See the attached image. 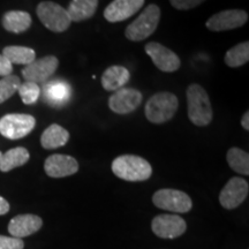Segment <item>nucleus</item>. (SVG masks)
<instances>
[{
  "label": "nucleus",
  "mask_w": 249,
  "mask_h": 249,
  "mask_svg": "<svg viewBox=\"0 0 249 249\" xmlns=\"http://www.w3.org/2000/svg\"><path fill=\"white\" fill-rule=\"evenodd\" d=\"M186 95L189 120L195 126H208L213 118V107L208 92L202 86L193 83L187 88Z\"/></svg>",
  "instance_id": "nucleus-1"
},
{
  "label": "nucleus",
  "mask_w": 249,
  "mask_h": 249,
  "mask_svg": "<svg viewBox=\"0 0 249 249\" xmlns=\"http://www.w3.org/2000/svg\"><path fill=\"white\" fill-rule=\"evenodd\" d=\"M112 172L126 181H145L151 177L152 167L140 156L123 155L112 161Z\"/></svg>",
  "instance_id": "nucleus-2"
},
{
  "label": "nucleus",
  "mask_w": 249,
  "mask_h": 249,
  "mask_svg": "<svg viewBox=\"0 0 249 249\" xmlns=\"http://www.w3.org/2000/svg\"><path fill=\"white\" fill-rule=\"evenodd\" d=\"M179 107L177 96L172 92H157L145 104V117L152 124H160L174 117Z\"/></svg>",
  "instance_id": "nucleus-3"
},
{
  "label": "nucleus",
  "mask_w": 249,
  "mask_h": 249,
  "mask_svg": "<svg viewBox=\"0 0 249 249\" xmlns=\"http://www.w3.org/2000/svg\"><path fill=\"white\" fill-rule=\"evenodd\" d=\"M160 20V8L156 4H150L126 28L124 36L132 42H142L155 33Z\"/></svg>",
  "instance_id": "nucleus-4"
},
{
  "label": "nucleus",
  "mask_w": 249,
  "mask_h": 249,
  "mask_svg": "<svg viewBox=\"0 0 249 249\" xmlns=\"http://www.w3.org/2000/svg\"><path fill=\"white\" fill-rule=\"evenodd\" d=\"M36 13L40 22L53 33H64L71 23L66 8L53 1L40 2L37 6Z\"/></svg>",
  "instance_id": "nucleus-5"
},
{
  "label": "nucleus",
  "mask_w": 249,
  "mask_h": 249,
  "mask_svg": "<svg viewBox=\"0 0 249 249\" xmlns=\"http://www.w3.org/2000/svg\"><path fill=\"white\" fill-rule=\"evenodd\" d=\"M36 126V119L30 114L11 113L0 118V134L6 139L26 138Z\"/></svg>",
  "instance_id": "nucleus-6"
},
{
  "label": "nucleus",
  "mask_w": 249,
  "mask_h": 249,
  "mask_svg": "<svg viewBox=\"0 0 249 249\" xmlns=\"http://www.w3.org/2000/svg\"><path fill=\"white\" fill-rule=\"evenodd\" d=\"M152 202L157 208L177 213H186L193 207L192 198L185 192L178 189H160L152 196Z\"/></svg>",
  "instance_id": "nucleus-7"
},
{
  "label": "nucleus",
  "mask_w": 249,
  "mask_h": 249,
  "mask_svg": "<svg viewBox=\"0 0 249 249\" xmlns=\"http://www.w3.org/2000/svg\"><path fill=\"white\" fill-rule=\"evenodd\" d=\"M248 21V13L242 9H227L213 14L205 23L211 31H227L245 26Z\"/></svg>",
  "instance_id": "nucleus-8"
},
{
  "label": "nucleus",
  "mask_w": 249,
  "mask_h": 249,
  "mask_svg": "<svg viewBox=\"0 0 249 249\" xmlns=\"http://www.w3.org/2000/svg\"><path fill=\"white\" fill-rule=\"evenodd\" d=\"M59 60L54 55H46L27 65L22 70V75L29 82L39 83L48 81L58 70Z\"/></svg>",
  "instance_id": "nucleus-9"
},
{
  "label": "nucleus",
  "mask_w": 249,
  "mask_h": 249,
  "mask_svg": "<svg viewBox=\"0 0 249 249\" xmlns=\"http://www.w3.org/2000/svg\"><path fill=\"white\" fill-rule=\"evenodd\" d=\"M145 52L151 58L155 66L165 73H173L181 66L180 58L172 50L161 45L160 43L151 42L145 45Z\"/></svg>",
  "instance_id": "nucleus-10"
},
{
  "label": "nucleus",
  "mask_w": 249,
  "mask_h": 249,
  "mask_svg": "<svg viewBox=\"0 0 249 249\" xmlns=\"http://www.w3.org/2000/svg\"><path fill=\"white\" fill-rule=\"evenodd\" d=\"M151 229L161 239H176L186 232L187 224L177 214H160L152 219Z\"/></svg>",
  "instance_id": "nucleus-11"
},
{
  "label": "nucleus",
  "mask_w": 249,
  "mask_h": 249,
  "mask_svg": "<svg viewBox=\"0 0 249 249\" xmlns=\"http://www.w3.org/2000/svg\"><path fill=\"white\" fill-rule=\"evenodd\" d=\"M249 185L245 179L234 177L224 186L219 194V202L223 208L232 210L245 202L248 196Z\"/></svg>",
  "instance_id": "nucleus-12"
},
{
  "label": "nucleus",
  "mask_w": 249,
  "mask_h": 249,
  "mask_svg": "<svg viewBox=\"0 0 249 249\" xmlns=\"http://www.w3.org/2000/svg\"><path fill=\"white\" fill-rule=\"evenodd\" d=\"M142 98L141 91L124 87L111 96L108 99V107L117 114H128L141 105Z\"/></svg>",
  "instance_id": "nucleus-13"
},
{
  "label": "nucleus",
  "mask_w": 249,
  "mask_h": 249,
  "mask_svg": "<svg viewBox=\"0 0 249 249\" xmlns=\"http://www.w3.org/2000/svg\"><path fill=\"white\" fill-rule=\"evenodd\" d=\"M44 170L51 178H65L73 176L79 171V163L71 156L55 154L46 158Z\"/></svg>",
  "instance_id": "nucleus-14"
},
{
  "label": "nucleus",
  "mask_w": 249,
  "mask_h": 249,
  "mask_svg": "<svg viewBox=\"0 0 249 249\" xmlns=\"http://www.w3.org/2000/svg\"><path fill=\"white\" fill-rule=\"evenodd\" d=\"M144 5V0H113L104 9V18L111 23L121 22L136 14Z\"/></svg>",
  "instance_id": "nucleus-15"
},
{
  "label": "nucleus",
  "mask_w": 249,
  "mask_h": 249,
  "mask_svg": "<svg viewBox=\"0 0 249 249\" xmlns=\"http://www.w3.org/2000/svg\"><path fill=\"white\" fill-rule=\"evenodd\" d=\"M43 225L42 218L36 214H18L8 224L9 234L14 238L22 239L36 233Z\"/></svg>",
  "instance_id": "nucleus-16"
},
{
  "label": "nucleus",
  "mask_w": 249,
  "mask_h": 249,
  "mask_svg": "<svg viewBox=\"0 0 249 249\" xmlns=\"http://www.w3.org/2000/svg\"><path fill=\"white\" fill-rule=\"evenodd\" d=\"M71 88L66 81H50L43 87V97L49 105L54 107H61L67 104L71 98Z\"/></svg>",
  "instance_id": "nucleus-17"
},
{
  "label": "nucleus",
  "mask_w": 249,
  "mask_h": 249,
  "mask_svg": "<svg viewBox=\"0 0 249 249\" xmlns=\"http://www.w3.org/2000/svg\"><path fill=\"white\" fill-rule=\"evenodd\" d=\"M130 74L127 68L123 66H111L103 73L102 86L107 91H117L124 88L129 81Z\"/></svg>",
  "instance_id": "nucleus-18"
},
{
  "label": "nucleus",
  "mask_w": 249,
  "mask_h": 249,
  "mask_svg": "<svg viewBox=\"0 0 249 249\" xmlns=\"http://www.w3.org/2000/svg\"><path fill=\"white\" fill-rule=\"evenodd\" d=\"M98 0H71L67 7V13L71 22H81L95 15Z\"/></svg>",
  "instance_id": "nucleus-19"
},
{
  "label": "nucleus",
  "mask_w": 249,
  "mask_h": 249,
  "mask_svg": "<svg viewBox=\"0 0 249 249\" xmlns=\"http://www.w3.org/2000/svg\"><path fill=\"white\" fill-rule=\"evenodd\" d=\"M70 140V133L60 124H53L49 126L42 136H40V144L44 149L51 150V149H57L64 147Z\"/></svg>",
  "instance_id": "nucleus-20"
},
{
  "label": "nucleus",
  "mask_w": 249,
  "mask_h": 249,
  "mask_svg": "<svg viewBox=\"0 0 249 249\" xmlns=\"http://www.w3.org/2000/svg\"><path fill=\"white\" fill-rule=\"evenodd\" d=\"M2 27L9 33L21 34L29 29L31 26V17L23 11H9L2 17Z\"/></svg>",
  "instance_id": "nucleus-21"
},
{
  "label": "nucleus",
  "mask_w": 249,
  "mask_h": 249,
  "mask_svg": "<svg viewBox=\"0 0 249 249\" xmlns=\"http://www.w3.org/2000/svg\"><path fill=\"white\" fill-rule=\"evenodd\" d=\"M30 154L26 148L17 147L11 149L0 157V171L9 172V171L22 166L29 160Z\"/></svg>",
  "instance_id": "nucleus-22"
},
{
  "label": "nucleus",
  "mask_w": 249,
  "mask_h": 249,
  "mask_svg": "<svg viewBox=\"0 0 249 249\" xmlns=\"http://www.w3.org/2000/svg\"><path fill=\"white\" fill-rule=\"evenodd\" d=\"M2 54L11 61V64L17 65H29L30 62L36 60V52L33 49L26 46H6L2 50Z\"/></svg>",
  "instance_id": "nucleus-23"
},
{
  "label": "nucleus",
  "mask_w": 249,
  "mask_h": 249,
  "mask_svg": "<svg viewBox=\"0 0 249 249\" xmlns=\"http://www.w3.org/2000/svg\"><path fill=\"white\" fill-rule=\"evenodd\" d=\"M230 167L239 174L249 176V155L240 148H231L226 155Z\"/></svg>",
  "instance_id": "nucleus-24"
},
{
  "label": "nucleus",
  "mask_w": 249,
  "mask_h": 249,
  "mask_svg": "<svg viewBox=\"0 0 249 249\" xmlns=\"http://www.w3.org/2000/svg\"><path fill=\"white\" fill-rule=\"evenodd\" d=\"M224 60L229 67L236 68L244 66L249 61V43L242 42L233 46L226 52Z\"/></svg>",
  "instance_id": "nucleus-25"
},
{
  "label": "nucleus",
  "mask_w": 249,
  "mask_h": 249,
  "mask_svg": "<svg viewBox=\"0 0 249 249\" xmlns=\"http://www.w3.org/2000/svg\"><path fill=\"white\" fill-rule=\"evenodd\" d=\"M21 85L20 77L8 75L0 80V104L12 97Z\"/></svg>",
  "instance_id": "nucleus-26"
},
{
  "label": "nucleus",
  "mask_w": 249,
  "mask_h": 249,
  "mask_svg": "<svg viewBox=\"0 0 249 249\" xmlns=\"http://www.w3.org/2000/svg\"><path fill=\"white\" fill-rule=\"evenodd\" d=\"M18 91L21 99H22V102L27 105L35 104V103L38 101L40 96L39 86L37 85V83L29 82V81H26V82L21 83L20 87H18Z\"/></svg>",
  "instance_id": "nucleus-27"
},
{
  "label": "nucleus",
  "mask_w": 249,
  "mask_h": 249,
  "mask_svg": "<svg viewBox=\"0 0 249 249\" xmlns=\"http://www.w3.org/2000/svg\"><path fill=\"white\" fill-rule=\"evenodd\" d=\"M24 244L22 239L14 236L0 235V249H23Z\"/></svg>",
  "instance_id": "nucleus-28"
},
{
  "label": "nucleus",
  "mask_w": 249,
  "mask_h": 249,
  "mask_svg": "<svg viewBox=\"0 0 249 249\" xmlns=\"http://www.w3.org/2000/svg\"><path fill=\"white\" fill-rule=\"evenodd\" d=\"M205 0H170L171 5L179 11H187V9L195 8L196 6L201 5Z\"/></svg>",
  "instance_id": "nucleus-29"
},
{
  "label": "nucleus",
  "mask_w": 249,
  "mask_h": 249,
  "mask_svg": "<svg viewBox=\"0 0 249 249\" xmlns=\"http://www.w3.org/2000/svg\"><path fill=\"white\" fill-rule=\"evenodd\" d=\"M12 71H13V65L4 54L0 53V76L12 75Z\"/></svg>",
  "instance_id": "nucleus-30"
},
{
  "label": "nucleus",
  "mask_w": 249,
  "mask_h": 249,
  "mask_svg": "<svg viewBox=\"0 0 249 249\" xmlns=\"http://www.w3.org/2000/svg\"><path fill=\"white\" fill-rule=\"evenodd\" d=\"M9 211V203L2 196H0V216L6 214Z\"/></svg>",
  "instance_id": "nucleus-31"
},
{
  "label": "nucleus",
  "mask_w": 249,
  "mask_h": 249,
  "mask_svg": "<svg viewBox=\"0 0 249 249\" xmlns=\"http://www.w3.org/2000/svg\"><path fill=\"white\" fill-rule=\"evenodd\" d=\"M241 126L245 130H249V112L246 111V113L241 118Z\"/></svg>",
  "instance_id": "nucleus-32"
},
{
  "label": "nucleus",
  "mask_w": 249,
  "mask_h": 249,
  "mask_svg": "<svg viewBox=\"0 0 249 249\" xmlns=\"http://www.w3.org/2000/svg\"><path fill=\"white\" fill-rule=\"evenodd\" d=\"M1 155H2V152H1V151H0V157H1Z\"/></svg>",
  "instance_id": "nucleus-33"
}]
</instances>
